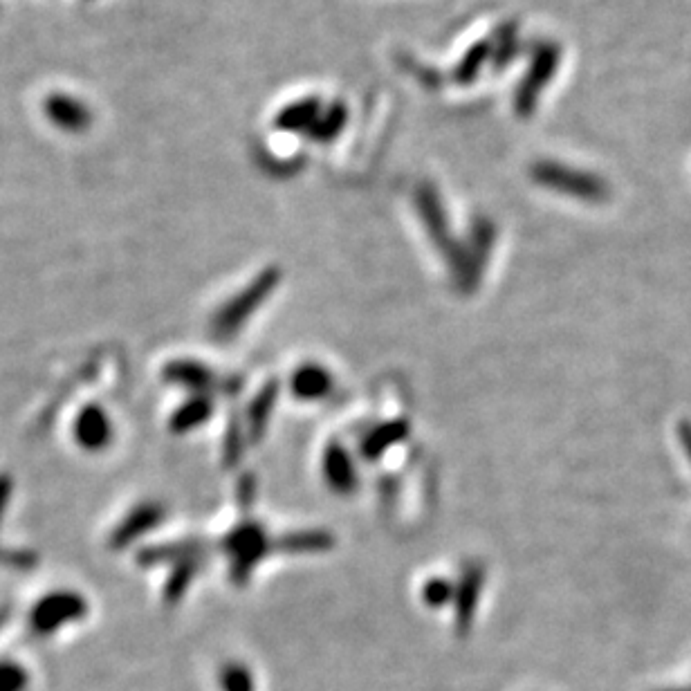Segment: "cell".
Here are the masks:
<instances>
[{
    "instance_id": "obj_15",
    "label": "cell",
    "mask_w": 691,
    "mask_h": 691,
    "mask_svg": "<svg viewBox=\"0 0 691 691\" xmlns=\"http://www.w3.org/2000/svg\"><path fill=\"white\" fill-rule=\"evenodd\" d=\"M220 687L223 691H254V676L243 662H229L220 669Z\"/></svg>"
},
{
    "instance_id": "obj_18",
    "label": "cell",
    "mask_w": 691,
    "mask_h": 691,
    "mask_svg": "<svg viewBox=\"0 0 691 691\" xmlns=\"http://www.w3.org/2000/svg\"><path fill=\"white\" fill-rule=\"evenodd\" d=\"M25 683V674L16 665H0V691H21Z\"/></svg>"
},
{
    "instance_id": "obj_4",
    "label": "cell",
    "mask_w": 691,
    "mask_h": 691,
    "mask_svg": "<svg viewBox=\"0 0 691 691\" xmlns=\"http://www.w3.org/2000/svg\"><path fill=\"white\" fill-rule=\"evenodd\" d=\"M485 586V568L476 561L460 570V577L456 582L454 593V608H456V629L460 635H465L474 624V615L478 602H481V593Z\"/></svg>"
},
{
    "instance_id": "obj_14",
    "label": "cell",
    "mask_w": 691,
    "mask_h": 691,
    "mask_svg": "<svg viewBox=\"0 0 691 691\" xmlns=\"http://www.w3.org/2000/svg\"><path fill=\"white\" fill-rule=\"evenodd\" d=\"M198 559L196 557H187V559H182L175 564L173 568V575L169 579V584L167 588H164V600L175 604V602H180V597L187 593V588L191 586L193 582V577H196L198 573Z\"/></svg>"
},
{
    "instance_id": "obj_17",
    "label": "cell",
    "mask_w": 691,
    "mask_h": 691,
    "mask_svg": "<svg viewBox=\"0 0 691 691\" xmlns=\"http://www.w3.org/2000/svg\"><path fill=\"white\" fill-rule=\"evenodd\" d=\"M223 454H225V460H227V465H234L241 460V454H243V431L238 425H232L227 431V440H225V445H223Z\"/></svg>"
},
{
    "instance_id": "obj_13",
    "label": "cell",
    "mask_w": 691,
    "mask_h": 691,
    "mask_svg": "<svg viewBox=\"0 0 691 691\" xmlns=\"http://www.w3.org/2000/svg\"><path fill=\"white\" fill-rule=\"evenodd\" d=\"M214 413V400L209 393H196L191 400H187L182 407L173 413L171 431L173 433H189L205 425Z\"/></svg>"
},
{
    "instance_id": "obj_11",
    "label": "cell",
    "mask_w": 691,
    "mask_h": 691,
    "mask_svg": "<svg viewBox=\"0 0 691 691\" xmlns=\"http://www.w3.org/2000/svg\"><path fill=\"white\" fill-rule=\"evenodd\" d=\"M335 537L326 530H301L288 532L274 543L276 550L288 552V555H315V552H326L333 548Z\"/></svg>"
},
{
    "instance_id": "obj_6",
    "label": "cell",
    "mask_w": 691,
    "mask_h": 691,
    "mask_svg": "<svg viewBox=\"0 0 691 691\" xmlns=\"http://www.w3.org/2000/svg\"><path fill=\"white\" fill-rule=\"evenodd\" d=\"M321 472H324L326 485L337 494H350L357 487V467L353 456L339 442L326 447L324 458H321Z\"/></svg>"
},
{
    "instance_id": "obj_2",
    "label": "cell",
    "mask_w": 691,
    "mask_h": 691,
    "mask_svg": "<svg viewBox=\"0 0 691 691\" xmlns=\"http://www.w3.org/2000/svg\"><path fill=\"white\" fill-rule=\"evenodd\" d=\"M223 548L232 561V579L236 586H245L254 568L261 564L263 557L272 550V541L267 539L261 523L245 521L227 534Z\"/></svg>"
},
{
    "instance_id": "obj_8",
    "label": "cell",
    "mask_w": 691,
    "mask_h": 691,
    "mask_svg": "<svg viewBox=\"0 0 691 691\" xmlns=\"http://www.w3.org/2000/svg\"><path fill=\"white\" fill-rule=\"evenodd\" d=\"M409 433H411V425L407 418L382 422V425H377L368 431L362 438V442H359V454L373 463V460H380L386 451L407 440Z\"/></svg>"
},
{
    "instance_id": "obj_5",
    "label": "cell",
    "mask_w": 691,
    "mask_h": 691,
    "mask_svg": "<svg viewBox=\"0 0 691 691\" xmlns=\"http://www.w3.org/2000/svg\"><path fill=\"white\" fill-rule=\"evenodd\" d=\"M72 436L75 442L86 451H101L113 442V422L106 409H101L99 404H90V407L81 409L72 427Z\"/></svg>"
},
{
    "instance_id": "obj_7",
    "label": "cell",
    "mask_w": 691,
    "mask_h": 691,
    "mask_svg": "<svg viewBox=\"0 0 691 691\" xmlns=\"http://www.w3.org/2000/svg\"><path fill=\"white\" fill-rule=\"evenodd\" d=\"M333 386H335L333 373L317 362L301 364L290 377V391L294 398H299L301 402L324 400L326 395L333 391Z\"/></svg>"
},
{
    "instance_id": "obj_19",
    "label": "cell",
    "mask_w": 691,
    "mask_h": 691,
    "mask_svg": "<svg viewBox=\"0 0 691 691\" xmlns=\"http://www.w3.org/2000/svg\"><path fill=\"white\" fill-rule=\"evenodd\" d=\"M9 492H12V487H9V478H0V508H5L7 501H9ZM0 517H3V510H0Z\"/></svg>"
},
{
    "instance_id": "obj_16",
    "label": "cell",
    "mask_w": 691,
    "mask_h": 691,
    "mask_svg": "<svg viewBox=\"0 0 691 691\" xmlns=\"http://www.w3.org/2000/svg\"><path fill=\"white\" fill-rule=\"evenodd\" d=\"M454 593H456V586H451L447 579L433 577L425 584V588H422V600H425V604L431 608H442L449 602H454Z\"/></svg>"
},
{
    "instance_id": "obj_3",
    "label": "cell",
    "mask_w": 691,
    "mask_h": 691,
    "mask_svg": "<svg viewBox=\"0 0 691 691\" xmlns=\"http://www.w3.org/2000/svg\"><path fill=\"white\" fill-rule=\"evenodd\" d=\"M88 606L79 593L57 591L39 600L32 611V626L39 633H54L70 622H79L86 615Z\"/></svg>"
},
{
    "instance_id": "obj_9",
    "label": "cell",
    "mask_w": 691,
    "mask_h": 691,
    "mask_svg": "<svg viewBox=\"0 0 691 691\" xmlns=\"http://www.w3.org/2000/svg\"><path fill=\"white\" fill-rule=\"evenodd\" d=\"M164 519V508L158 503H144L137 505V508L128 514V517L119 523V528L113 532V539H110V546L122 550L128 543L140 539L142 534L151 532L153 528H158Z\"/></svg>"
},
{
    "instance_id": "obj_10",
    "label": "cell",
    "mask_w": 691,
    "mask_h": 691,
    "mask_svg": "<svg viewBox=\"0 0 691 691\" xmlns=\"http://www.w3.org/2000/svg\"><path fill=\"white\" fill-rule=\"evenodd\" d=\"M164 380L182 386L196 393H209L216 386V375L207 364L193 362V359H178L164 368Z\"/></svg>"
},
{
    "instance_id": "obj_1",
    "label": "cell",
    "mask_w": 691,
    "mask_h": 691,
    "mask_svg": "<svg viewBox=\"0 0 691 691\" xmlns=\"http://www.w3.org/2000/svg\"><path fill=\"white\" fill-rule=\"evenodd\" d=\"M281 283V270L276 267H267L256 279L247 285L243 292H238L236 297L229 299L223 308H220L214 319H211V333L216 339H232L238 335L252 315L259 310L263 303L270 299V294L279 288Z\"/></svg>"
},
{
    "instance_id": "obj_12",
    "label": "cell",
    "mask_w": 691,
    "mask_h": 691,
    "mask_svg": "<svg viewBox=\"0 0 691 691\" xmlns=\"http://www.w3.org/2000/svg\"><path fill=\"white\" fill-rule=\"evenodd\" d=\"M276 400H279V382H267L252 400L250 409H247V433H250V440L256 442L263 438L267 425H270Z\"/></svg>"
},
{
    "instance_id": "obj_20",
    "label": "cell",
    "mask_w": 691,
    "mask_h": 691,
    "mask_svg": "<svg viewBox=\"0 0 691 691\" xmlns=\"http://www.w3.org/2000/svg\"><path fill=\"white\" fill-rule=\"evenodd\" d=\"M665 691H691V687H680V689H665Z\"/></svg>"
}]
</instances>
